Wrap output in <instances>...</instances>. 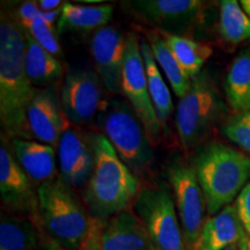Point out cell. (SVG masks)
I'll use <instances>...</instances> for the list:
<instances>
[{"label":"cell","mask_w":250,"mask_h":250,"mask_svg":"<svg viewBox=\"0 0 250 250\" xmlns=\"http://www.w3.org/2000/svg\"><path fill=\"white\" fill-rule=\"evenodd\" d=\"M104 223L103 221L96 220L94 221L92 233L85 243V246L83 247L80 250H102L101 248V232Z\"/></svg>","instance_id":"f546056e"},{"label":"cell","mask_w":250,"mask_h":250,"mask_svg":"<svg viewBox=\"0 0 250 250\" xmlns=\"http://www.w3.org/2000/svg\"><path fill=\"white\" fill-rule=\"evenodd\" d=\"M140 52H142L144 65H145L153 107H154L156 116L160 121L161 126H166L174 108L169 87L167 86L162 77L160 67L158 66L148 41L144 37L140 39Z\"/></svg>","instance_id":"7402d4cb"},{"label":"cell","mask_w":250,"mask_h":250,"mask_svg":"<svg viewBox=\"0 0 250 250\" xmlns=\"http://www.w3.org/2000/svg\"><path fill=\"white\" fill-rule=\"evenodd\" d=\"M161 34L167 44L169 45L184 76L190 81L198 77L205 62L211 57V46L181 35H171L167 33Z\"/></svg>","instance_id":"603a6c76"},{"label":"cell","mask_w":250,"mask_h":250,"mask_svg":"<svg viewBox=\"0 0 250 250\" xmlns=\"http://www.w3.org/2000/svg\"><path fill=\"white\" fill-rule=\"evenodd\" d=\"M94 67L103 87L109 93L120 94L122 73L126 54V37L116 27H104L94 34L90 41Z\"/></svg>","instance_id":"7c38bea8"},{"label":"cell","mask_w":250,"mask_h":250,"mask_svg":"<svg viewBox=\"0 0 250 250\" xmlns=\"http://www.w3.org/2000/svg\"><path fill=\"white\" fill-rule=\"evenodd\" d=\"M240 5H241L243 11L246 12V14L250 18V0H242V1L240 2Z\"/></svg>","instance_id":"836d02e7"},{"label":"cell","mask_w":250,"mask_h":250,"mask_svg":"<svg viewBox=\"0 0 250 250\" xmlns=\"http://www.w3.org/2000/svg\"><path fill=\"white\" fill-rule=\"evenodd\" d=\"M0 250H37L36 228L30 220L1 214Z\"/></svg>","instance_id":"d4e9b609"},{"label":"cell","mask_w":250,"mask_h":250,"mask_svg":"<svg viewBox=\"0 0 250 250\" xmlns=\"http://www.w3.org/2000/svg\"><path fill=\"white\" fill-rule=\"evenodd\" d=\"M235 204L246 234L250 236V181L237 196Z\"/></svg>","instance_id":"f1b7e54d"},{"label":"cell","mask_w":250,"mask_h":250,"mask_svg":"<svg viewBox=\"0 0 250 250\" xmlns=\"http://www.w3.org/2000/svg\"><path fill=\"white\" fill-rule=\"evenodd\" d=\"M219 31L221 37L230 44H240L250 40V18L240 2L235 0H223L220 2Z\"/></svg>","instance_id":"484cf974"},{"label":"cell","mask_w":250,"mask_h":250,"mask_svg":"<svg viewBox=\"0 0 250 250\" xmlns=\"http://www.w3.org/2000/svg\"><path fill=\"white\" fill-rule=\"evenodd\" d=\"M102 250H155L146 228L132 211L109 219L101 232Z\"/></svg>","instance_id":"2e32d148"},{"label":"cell","mask_w":250,"mask_h":250,"mask_svg":"<svg viewBox=\"0 0 250 250\" xmlns=\"http://www.w3.org/2000/svg\"><path fill=\"white\" fill-rule=\"evenodd\" d=\"M57 149L59 179L72 189L86 187L94 169V153L89 139L67 126Z\"/></svg>","instance_id":"5bb4252c"},{"label":"cell","mask_w":250,"mask_h":250,"mask_svg":"<svg viewBox=\"0 0 250 250\" xmlns=\"http://www.w3.org/2000/svg\"><path fill=\"white\" fill-rule=\"evenodd\" d=\"M88 139L94 153V169L85 187L83 203L90 217L105 223L133 205L140 182L104 134L92 133Z\"/></svg>","instance_id":"7a4b0ae2"},{"label":"cell","mask_w":250,"mask_h":250,"mask_svg":"<svg viewBox=\"0 0 250 250\" xmlns=\"http://www.w3.org/2000/svg\"><path fill=\"white\" fill-rule=\"evenodd\" d=\"M26 28L27 33L30 34L31 37L37 41L46 51H49L54 56L62 55V49L55 34V28L44 22L40 18V15L34 19L28 26H26Z\"/></svg>","instance_id":"83f0119b"},{"label":"cell","mask_w":250,"mask_h":250,"mask_svg":"<svg viewBox=\"0 0 250 250\" xmlns=\"http://www.w3.org/2000/svg\"><path fill=\"white\" fill-rule=\"evenodd\" d=\"M40 13L41 11L39 6H37L36 2H33V1L23 2V4L20 6V8H19V17H20L21 21H22V23L24 24V27L28 26L34 19L39 17Z\"/></svg>","instance_id":"4dcf8cb0"},{"label":"cell","mask_w":250,"mask_h":250,"mask_svg":"<svg viewBox=\"0 0 250 250\" xmlns=\"http://www.w3.org/2000/svg\"><path fill=\"white\" fill-rule=\"evenodd\" d=\"M192 167L201 184L208 214L214 215L240 195L250 180V158L223 143L196 148Z\"/></svg>","instance_id":"3957f363"},{"label":"cell","mask_w":250,"mask_h":250,"mask_svg":"<svg viewBox=\"0 0 250 250\" xmlns=\"http://www.w3.org/2000/svg\"><path fill=\"white\" fill-rule=\"evenodd\" d=\"M225 93L235 114L250 112V46L240 52L228 68Z\"/></svg>","instance_id":"ffe728a7"},{"label":"cell","mask_w":250,"mask_h":250,"mask_svg":"<svg viewBox=\"0 0 250 250\" xmlns=\"http://www.w3.org/2000/svg\"><path fill=\"white\" fill-rule=\"evenodd\" d=\"M26 39L21 27L2 17L0 23V120L2 129L13 139H30L27 121L36 88L24 64Z\"/></svg>","instance_id":"6da1fadb"},{"label":"cell","mask_w":250,"mask_h":250,"mask_svg":"<svg viewBox=\"0 0 250 250\" xmlns=\"http://www.w3.org/2000/svg\"><path fill=\"white\" fill-rule=\"evenodd\" d=\"M27 121L31 137L40 143L58 148L68 121L54 89L50 87L36 88L28 108Z\"/></svg>","instance_id":"4fadbf2b"},{"label":"cell","mask_w":250,"mask_h":250,"mask_svg":"<svg viewBox=\"0 0 250 250\" xmlns=\"http://www.w3.org/2000/svg\"><path fill=\"white\" fill-rule=\"evenodd\" d=\"M103 83L95 70L72 67L61 87V104L68 122L83 125L93 121L103 104Z\"/></svg>","instance_id":"30bf717a"},{"label":"cell","mask_w":250,"mask_h":250,"mask_svg":"<svg viewBox=\"0 0 250 250\" xmlns=\"http://www.w3.org/2000/svg\"><path fill=\"white\" fill-rule=\"evenodd\" d=\"M37 213L49 240L64 250L83 248L95 221L72 188L59 177L40 184Z\"/></svg>","instance_id":"277c9868"},{"label":"cell","mask_w":250,"mask_h":250,"mask_svg":"<svg viewBox=\"0 0 250 250\" xmlns=\"http://www.w3.org/2000/svg\"><path fill=\"white\" fill-rule=\"evenodd\" d=\"M43 250H64V249L61 248V247H59L57 243L51 241V240H48V241L45 242L44 249H43Z\"/></svg>","instance_id":"d6a6232c"},{"label":"cell","mask_w":250,"mask_h":250,"mask_svg":"<svg viewBox=\"0 0 250 250\" xmlns=\"http://www.w3.org/2000/svg\"><path fill=\"white\" fill-rule=\"evenodd\" d=\"M36 4L39 6L40 11L44 12V13L57 11V9L62 8V6L61 0H40Z\"/></svg>","instance_id":"1f68e13d"},{"label":"cell","mask_w":250,"mask_h":250,"mask_svg":"<svg viewBox=\"0 0 250 250\" xmlns=\"http://www.w3.org/2000/svg\"><path fill=\"white\" fill-rule=\"evenodd\" d=\"M223 132L228 139L250 154V112L235 114L228 118L223 125Z\"/></svg>","instance_id":"4316f807"},{"label":"cell","mask_w":250,"mask_h":250,"mask_svg":"<svg viewBox=\"0 0 250 250\" xmlns=\"http://www.w3.org/2000/svg\"><path fill=\"white\" fill-rule=\"evenodd\" d=\"M224 250H240L239 243H237V245H233V246L228 247V248H226V249H224Z\"/></svg>","instance_id":"e575fe53"},{"label":"cell","mask_w":250,"mask_h":250,"mask_svg":"<svg viewBox=\"0 0 250 250\" xmlns=\"http://www.w3.org/2000/svg\"><path fill=\"white\" fill-rule=\"evenodd\" d=\"M225 111V105L204 71L191 80L188 93L180 99L175 124L186 151L198 148Z\"/></svg>","instance_id":"8992f818"},{"label":"cell","mask_w":250,"mask_h":250,"mask_svg":"<svg viewBox=\"0 0 250 250\" xmlns=\"http://www.w3.org/2000/svg\"><path fill=\"white\" fill-rule=\"evenodd\" d=\"M114 7L111 5H74L71 2L62 4V14L57 22L58 33H95L107 27L111 20Z\"/></svg>","instance_id":"d6986e66"},{"label":"cell","mask_w":250,"mask_h":250,"mask_svg":"<svg viewBox=\"0 0 250 250\" xmlns=\"http://www.w3.org/2000/svg\"><path fill=\"white\" fill-rule=\"evenodd\" d=\"M98 124L121 160L137 177L151 173L154 164L152 142L129 102L117 98L103 102Z\"/></svg>","instance_id":"5b68a950"},{"label":"cell","mask_w":250,"mask_h":250,"mask_svg":"<svg viewBox=\"0 0 250 250\" xmlns=\"http://www.w3.org/2000/svg\"><path fill=\"white\" fill-rule=\"evenodd\" d=\"M15 160L31 181L45 183L55 180L56 148L31 139H12Z\"/></svg>","instance_id":"ac0fdd59"},{"label":"cell","mask_w":250,"mask_h":250,"mask_svg":"<svg viewBox=\"0 0 250 250\" xmlns=\"http://www.w3.org/2000/svg\"><path fill=\"white\" fill-rule=\"evenodd\" d=\"M146 40L148 41L155 61L158 62V66L165 73L175 95L182 99L189 90L191 81L184 76L183 71L181 70L176 58L174 57L169 45L166 42L165 37L162 36L160 31H154V33L151 31L147 34Z\"/></svg>","instance_id":"cb8c5ba5"},{"label":"cell","mask_w":250,"mask_h":250,"mask_svg":"<svg viewBox=\"0 0 250 250\" xmlns=\"http://www.w3.org/2000/svg\"><path fill=\"white\" fill-rule=\"evenodd\" d=\"M245 235L236 204H230L204 221L196 250H224L237 245Z\"/></svg>","instance_id":"e0dca14e"},{"label":"cell","mask_w":250,"mask_h":250,"mask_svg":"<svg viewBox=\"0 0 250 250\" xmlns=\"http://www.w3.org/2000/svg\"><path fill=\"white\" fill-rule=\"evenodd\" d=\"M121 92L139 117L151 142L158 140L162 126L149 95L147 76L140 52V39L134 33L126 36V54L122 73Z\"/></svg>","instance_id":"ba28073f"},{"label":"cell","mask_w":250,"mask_h":250,"mask_svg":"<svg viewBox=\"0 0 250 250\" xmlns=\"http://www.w3.org/2000/svg\"><path fill=\"white\" fill-rule=\"evenodd\" d=\"M127 5L137 17L161 33L179 35L195 24L203 4L197 0H134Z\"/></svg>","instance_id":"8fae6325"},{"label":"cell","mask_w":250,"mask_h":250,"mask_svg":"<svg viewBox=\"0 0 250 250\" xmlns=\"http://www.w3.org/2000/svg\"><path fill=\"white\" fill-rule=\"evenodd\" d=\"M26 51L24 64L28 77L34 87L49 86L62 76L61 62L43 48L30 34L24 33Z\"/></svg>","instance_id":"44dd1931"},{"label":"cell","mask_w":250,"mask_h":250,"mask_svg":"<svg viewBox=\"0 0 250 250\" xmlns=\"http://www.w3.org/2000/svg\"><path fill=\"white\" fill-rule=\"evenodd\" d=\"M175 205L182 227L187 250H196L203 225L206 203L192 166L173 165L168 170Z\"/></svg>","instance_id":"9c48e42d"},{"label":"cell","mask_w":250,"mask_h":250,"mask_svg":"<svg viewBox=\"0 0 250 250\" xmlns=\"http://www.w3.org/2000/svg\"><path fill=\"white\" fill-rule=\"evenodd\" d=\"M33 181L2 144L0 147V195L7 208L18 212L37 211V191Z\"/></svg>","instance_id":"9a60e30c"},{"label":"cell","mask_w":250,"mask_h":250,"mask_svg":"<svg viewBox=\"0 0 250 250\" xmlns=\"http://www.w3.org/2000/svg\"><path fill=\"white\" fill-rule=\"evenodd\" d=\"M132 206L155 250H187L174 196L167 188L140 189Z\"/></svg>","instance_id":"52a82bcc"}]
</instances>
